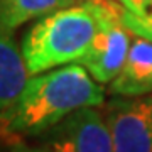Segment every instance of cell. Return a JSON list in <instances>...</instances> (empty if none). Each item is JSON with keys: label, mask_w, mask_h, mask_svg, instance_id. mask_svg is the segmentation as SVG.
Instances as JSON below:
<instances>
[{"label": "cell", "mask_w": 152, "mask_h": 152, "mask_svg": "<svg viewBox=\"0 0 152 152\" xmlns=\"http://www.w3.org/2000/svg\"><path fill=\"white\" fill-rule=\"evenodd\" d=\"M100 85L80 63L29 76L15 102L0 112V137L12 142L41 135L76 110L102 105Z\"/></svg>", "instance_id": "1"}, {"label": "cell", "mask_w": 152, "mask_h": 152, "mask_svg": "<svg viewBox=\"0 0 152 152\" xmlns=\"http://www.w3.org/2000/svg\"><path fill=\"white\" fill-rule=\"evenodd\" d=\"M96 32V17L86 4L63 7L41 17L26 32L20 46L29 75L80 63Z\"/></svg>", "instance_id": "2"}, {"label": "cell", "mask_w": 152, "mask_h": 152, "mask_svg": "<svg viewBox=\"0 0 152 152\" xmlns=\"http://www.w3.org/2000/svg\"><path fill=\"white\" fill-rule=\"evenodd\" d=\"M83 4H86L96 17L98 32L80 64L85 66L98 83L105 85L118 75L132 44V32L124 22L125 7L117 0H88Z\"/></svg>", "instance_id": "3"}, {"label": "cell", "mask_w": 152, "mask_h": 152, "mask_svg": "<svg viewBox=\"0 0 152 152\" xmlns=\"http://www.w3.org/2000/svg\"><path fill=\"white\" fill-rule=\"evenodd\" d=\"M54 152H115L108 122L95 107H83L48 130Z\"/></svg>", "instance_id": "4"}, {"label": "cell", "mask_w": 152, "mask_h": 152, "mask_svg": "<svg viewBox=\"0 0 152 152\" xmlns=\"http://www.w3.org/2000/svg\"><path fill=\"white\" fill-rule=\"evenodd\" d=\"M129 98H115L107 107L113 149L115 152H152V93Z\"/></svg>", "instance_id": "5"}, {"label": "cell", "mask_w": 152, "mask_h": 152, "mask_svg": "<svg viewBox=\"0 0 152 152\" xmlns=\"http://www.w3.org/2000/svg\"><path fill=\"white\" fill-rule=\"evenodd\" d=\"M110 93L118 96H142L152 93V42L132 39L122 69L110 83Z\"/></svg>", "instance_id": "6"}, {"label": "cell", "mask_w": 152, "mask_h": 152, "mask_svg": "<svg viewBox=\"0 0 152 152\" xmlns=\"http://www.w3.org/2000/svg\"><path fill=\"white\" fill-rule=\"evenodd\" d=\"M29 76L20 49L12 41L10 34L0 32V112L15 102Z\"/></svg>", "instance_id": "7"}, {"label": "cell", "mask_w": 152, "mask_h": 152, "mask_svg": "<svg viewBox=\"0 0 152 152\" xmlns=\"http://www.w3.org/2000/svg\"><path fill=\"white\" fill-rule=\"evenodd\" d=\"M75 4V0H0V32L12 34L26 22Z\"/></svg>", "instance_id": "8"}, {"label": "cell", "mask_w": 152, "mask_h": 152, "mask_svg": "<svg viewBox=\"0 0 152 152\" xmlns=\"http://www.w3.org/2000/svg\"><path fill=\"white\" fill-rule=\"evenodd\" d=\"M124 22L132 34H135L139 37H144L152 42V12L147 14V15H135V14H132V12H129L125 9Z\"/></svg>", "instance_id": "9"}, {"label": "cell", "mask_w": 152, "mask_h": 152, "mask_svg": "<svg viewBox=\"0 0 152 152\" xmlns=\"http://www.w3.org/2000/svg\"><path fill=\"white\" fill-rule=\"evenodd\" d=\"M135 15H147L152 12V0H117Z\"/></svg>", "instance_id": "10"}, {"label": "cell", "mask_w": 152, "mask_h": 152, "mask_svg": "<svg viewBox=\"0 0 152 152\" xmlns=\"http://www.w3.org/2000/svg\"><path fill=\"white\" fill-rule=\"evenodd\" d=\"M9 151L10 152H54L51 147H32V145H27L24 140L9 142Z\"/></svg>", "instance_id": "11"}, {"label": "cell", "mask_w": 152, "mask_h": 152, "mask_svg": "<svg viewBox=\"0 0 152 152\" xmlns=\"http://www.w3.org/2000/svg\"><path fill=\"white\" fill-rule=\"evenodd\" d=\"M76 4H83V2H88V0H75Z\"/></svg>", "instance_id": "12"}]
</instances>
